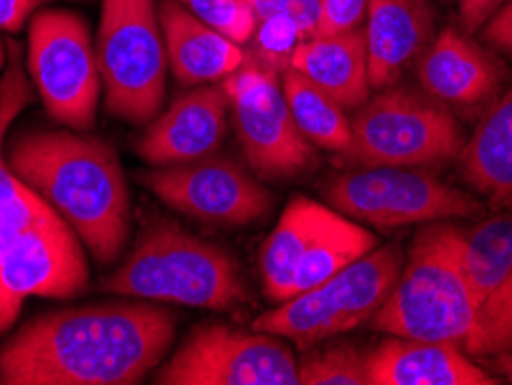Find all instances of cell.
<instances>
[{"mask_svg": "<svg viewBox=\"0 0 512 385\" xmlns=\"http://www.w3.org/2000/svg\"><path fill=\"white\" fill-rule=\"evenodd\" d=\"M176 316L150 300H104L35 316L0 346V383L134 385L162 365Z\"/></svg>", "mask_w": 512, "mask_h": 385, "instance_id": "1", "label": "cell"}, {"mask_svg": "<svg viewBox=\"0 0 512 385\" xmlns=\"http://www.w3.org/2000/svg\"><path fill=\"white\" fill-rule=\"evenodd\" d=\"M10 171L72 226L86 252L114 263L130 236L132 203L114 146L77 130H21L5 141Z\"/></svg>", "mask_w": 512, "mask_h": 385, "instance_id": "2", "label": "cell"}, {"mask_svg": "<svg viewBox=\"0 0 512 385\" xmlns=\"http://www.w3.org/2000/svg\"><path fill=\"white\" fill-rule=\"evenodd\" d=\"M104 289L125 298L197 309H229L247 300L240 266L227 249L167 217H153L141 226L130 254L104 279Z\"/></svg>", "mask_w": 512, "mask_h": 385, "instance_id": "3", "label": "cell"}, {"mask_svg": "<svg viewBox=\"0 0 512 385\" xmlns=\"http://www.w3.org/2000/svg\"><path fill=\"white\" fill-rule=\"evenodd\" d=\"M476 316V298L459 256V226L425 224L404 256L393 291L372 328L393 337L448 342L462 349Z\"/></svg>", "mask_w": 512, "mask_h": 385, "instance_id": "4", "label": "cell"}, {"mask_svg": "<svg viewBox=\"0 0 512 385\" xmlns=\"http://www.w3.org/2000/svg\"><path fill=\"white\" fill-rule=\"evenodd\" d=\"M464 141L455 111L423 88L395 83L353 111L351 143L340 160L349 169H423L457 160Z\"/></svg>", "mask_w": 512, "mask_h": 385, "instance_id": "5", "label": "cell"}, {"mask_svg": "<svg viewBox=\"0 0 512 385\" xmlns=\"http://www.w3.org/2000/svg\"><path fill=\"white\" fill-rule=\"evenodd\" d=\"M95 54L107 111L125 123H150L162 111L169 72L155 0H102Z\"/></svg>", "mask_w": 512, "mask_h": 385, "instance_id": "6", "label": "cell"}, {"mask_svg": "<svg viewBox=\"0 0 512 385\" xmlns=\"http://www.w3.org/2000/svg\"><path fill=\"white\" fill-rule=\"evenodd\" d=\"M402 266L404 254L399 245L376 247L323 284L263 312L254 321V330L270 332L300 349L340 337L374 319L393 291Z\"/></svg>", "mask_w": 512, "mask_h": 385, "instance_id": "7", "label": "cell"}, {"mask_svg": "<svg viewBox=\"0 0 512 385\" xmlns=\"http://www.w3.org/2000/svg\"><path fill=\"white\" fill-rule=\"evenodd\" d=\"M28 77L56 123L88 132L102 93L100 65L84 17L72 10H42L28 26Z\"/></svg>", "mask_w": 512, "mask_h": 385, "instance_id": "8", "label": "cell"}, {"mask_svg": "<svg viewBox=\"0 0 512 385\" xmlns=\"http://www.w3.org/2000/svg\"><path fill=\"white\" fill-rule=\"evenodd\" d=\"M229 100V118L247 164L263 180H286L310 171L316 150L293 120L282 74L247 56L220 81Z\"/></svg>", "mask_w": 512, "mask_h": 385, "instance_id": "9", "label": "cell"}, {"mask_svg": "<svg viewBox=\"0 0 512 385\" xmlns=\"http://www.w3.org/2000/svg\"><path fill=\"white\" fill-rule=\"evenodd\" d=\"M323 194L337 213L374 229L473 217L483 203L420 169L372 166L349 169L330 180Z\"/></svg>", "mask_w": 512, "mask_h": 385, "instance_id": "10", "label": "cell"}, {"mask_svg": "<svg viewBox=\"0 0 512 385\" xmlns=\"http://www.w3.org/2000/svg\"><path fill=\"white\" fill-rule=\"evenodd\" d=\"M160 385H300L298 358L286 339L227 323L194 328L155 372Z\"/></svg>", "mask_w": 512, "mask_h": 385, "instance_id": "11", "label": "cell"}, {"mask_svg": "<svg viewBox=\"0 0 512 385\" xmlns=\"http://www.w3.org/2000/svg\"><path fill=\"white\" fill-rule=\"evenodd\" d=\"M86 284V247L58 213L17 231L0 247V335L28 298H74Z\"/></svg>", "mask_w": 512, "mask_h": 385, "instance_id": "12", "label": "cell"}, {"mask_svg": "<svg viewBox=\"0 0 512 385\" xmlns=\"http://www.w3.org/2000/svg\"><path fill=\"white\" fill-rule=\"evenodd\" d=\"M141 183L162 203L192 220L247 226L270 210L273 194L243 164L213 153L173 166H153Z\"/></svg>", "mask_w": 512, "mask_h": 385, "instance_id": "13", "label": "cell"}, {"mask_svg": "<svg viewBox=\"0 0 512 385\" xmlns=\"http://www.w3.org/2000/svg\"><path fill=\"white\" fill-rule=\"evenodd\" d=\"M416 74L427 95L450 111L476 116L487 111L499 95L506 65L462 30L446 28L418 58Z\"/></svg>", "mask_w": 512, "mask_h": 385, "instance_id": "14", "label": "cell"}, {"mask_svg": "<svg viewBox=\"0 0 512 385\" xmlns=\"http://www.w3.org/2000/svg\"><path fill=\"white\" fill-rule=\"evenodd\" d=\"M229 100L220 83H203L180 95L148 123L137 153L150 166H173L217 153L227 137Z\"/></svg>", "mask_w": 512, "mask_h": 385, "instance_id": "15", "label": "cell"}, {"mask_svg": "<svg viewBox=\"0 0 512 385\" xmlns=\"http://www.w3.org/2000/svg\"><path fill=\"white\" fill-rule=\"evenodd\" d=\"M363 33L372 90L395 86L434 40V12L427 0H370Z\"/></svg>", "mask_w": 512, "mask_h": 385, "instance_id": "16", "label": "cell"}, {"mask_svg": "<svg viewBox=\"0 0 512 385\" xmlns=\"http://www.w3.org/2000/svg\"><path fill=\"white\" fill-rule=\"evenodd\" d=\"M370 385H494V374L455 344L393 337L367 351Z\"/></svg>", "mask_w": 512, "mask_h": 385, "instance_id": "17", "label": "cell"}, {"mask_svg": "<svg viewBox=\"0 0 512 385\" xmlns=\"http://www.w3.org/2000/svg\"><path fill=\"white\" fill-rule=\"evenodd\" d=\"M160 24L167 44L169 72L180 86L220 83L245 63V49L217 33L178 3L160 0Z\"/></svg>", "mask_w": 512, "mask_h": 385, "instance_id": "18", "label": "cell"}, {"mask_svg": "<svg viewBox=\"0 0 512 385\" xmlns=\"http://www.w3.org/2000/svg\"><path fill=\"white\" fill-rule=\"evenodd\" d=\"M289 70L303 74L344 111H356L372 95L363 28L340 35L307 37L293 51Z\"/></svg>", "mask_w": 512, "mask_h": 385, "instance_id": "19", "label": "cell"}, {"mask_svg": "<svg viewBox=\"0 0 512 385\" xmlns=\"http://www.w3.org/2000/svg\"><path fill=\"white\" fill-rule=\"evenodd\" d=\"M30 102H33V81L28 77L26 65L21 63L19 47L10 44L5 74L0 79V247L17 231L49 220L56 213L47 201L14 176L5 160L7 130Z\"/></svg>", "mask_w": 512, "mask_h": 385, "instance_id": "20", "label": "cell"}, {"mask_svg": "<svg viewBox=\"0 0 512 385\" xmlns=\"http://www.w3.org/2000/svg\"><path fill=\"white\" fill-rule=\"evenodd\" d=\"M459 171L473 192L496 208L512 203V88L489 104L476 132L457 155Z\"/></svg>", "mask_w": 512, "mask_h": 385, "instance_id": "21", "label": "cell"}, {"mask_svg": "<svg viewBox=\"0 0 512 385\" xmlns=\"http://www.w3.org/2000/svg\"><path fill=\"white\" fill-rule=\"evenodd\" d=\"M328 206H321L307 196H293L282 210L275 231L261 247L259 268L263 291L275 303H284L293 296V279L307 245L326 215Z\"/></svg>", "mask_w": 512, "mask_h": 385, "instance_id": "22", "label": "cell"}, {"mask_svg": "<svg viewBox=\"0 0 512 385\" xmlns=\"http://www.w3.org/2000/svg\"><path fill=\"white\" fill-rule=\"evenodd\" d=\"M372 249H376L374 233L337 213L335 208H328L296 268L293 296L323 284Z\"/></svg>", "mask_w": 512, "mask_h": 385, "instance_id": "23", "label": "cell"}, {"mask_svg": "<svg viewBox=\"0 0 512 385\" xmlns=\"http://www.w3.org/2000/svg\"><path fill=\"white\" fill-rule=\"evenodd\" d=\"M459 256L478 305L512 273V210L459 229Z\"/></svg>", "mask_w": 512, "mask_h": 385, "instance_id": "24", "label": "cell"}, {"mask_svg": "<svg viewBox=\"0 0 512 385\" xmlns=\"http://www.w3.org/2000/svg\"><path fill=\"white\" fill-rule=\"evenodd\" d=\"M282 88L305 139L314 148L342 155L351 143V118H346L340 104L293 70L282 72Z\"/></svg>", "mask_w": 512, "mask_h": 385, "instance_id": "25", "label": "cell"}, {"mask_svg": "<svg viewBox=\"0 0 512 385\" xmlns=\"http://www.w3.org/2000/svg\"><path fill=\"white\" fill-rule=\"evenodd\" d=\"M462 351L478 362L512 353V273L476 305L473 326Z\"/></svg>", "mask_w": 512, "mask_h": 385, "instance_id": "26", "label": "cell"}, {"mask_svg": "<svg viewBox=\"0 0 512 385\" xmlns=\"http://www.w3.org/2000/svg\"><path fill=\"white\" fill-rule=\"evenodd\" d=\"M300 385H370L367 379V349L353 342H340L321 349H305L298 358Z\"/></svg>", "mask_w": 512, "mask_h": 385, "instance_id": "27", "label": "cell"}, {"mask_svg": "<svg viewBox=\"0 0 512 385\" xmlns=\"http://www.w3.org/2000/svg\"><path fill=\"white\" fill-rule=\"evenodd\" d=\"M250 42L254 44L252 58L259 60L261 65L270 67L273 72L282 74L289 70L293 51L303 42V33H300L298 24L289 14L280 12L256 21Z\"/></svg>", "mask_w": 512, "mask_h": 385, "instance_id": "28", "label": "cell"}, {"mask_svg": "<svg viewBox=\"0 0 512 385\" xmlns=\"http://www.w3.org/2000/svg\"><path fill=\"white\" fill-rule=\"evenodd\" d=\"M178 3L240 47L252 40L256 17L247 0H178Z\"/></svg>", "mask_w": 512, "mask_h": 385, "instance_id": "29", "label": "cell"}, {"mask_svg": "<svg viewBox=\"0 0 512 385\" xmlns=\"http://www.w3.org/2000/svg\"><path fill=\"white\" fill-rule=\"evenodd\" d=\"M370 0H321L314 35H340L363 28ZM312 35V37H314Z\"/></svg>", "mask_w": 512, "mask_h": 385, "instance_id": "30", "label": "cell"}, {"mask_svg": "<svg viewBox=\"0 0 512 385\" xmlns=\"http://www.w3.org/2000/svg\"><path fill=\"white\" fill-rule=\"evenodd\" d=\"M252 7L256 21L266 19L270 14H289L296 21L303 40L316 33V24H319L321 0H247Z\"/></svg>", "mask_w": 512, "mask_h": 385, "instance_id": "31", "label": "cell"}, {"mask_svg": "<svg viewBox=\"0 0 512 385\" xmlns=\"http://www.w3.org/2000/svg\"><path fill=\"white\" fill-rule=\"evenodd\" d=\"M483 37L492 49L512 56V0L483 26Z\"/></svg>", "mask_w": 512, "mask_h": 385, "instance_id": "32", "label": "cell"}, {"mask_svg": "<svg viewBox=\"0 0 512 385\" xmlns=\"http://www.w3.org/2000/svg\"><path fill=\"white\" fill-rule=\"evenodd\" d=\"M459 3V19L466 33L483 30L489 19L501 10L508 0H457Z\"/></svg>", "mask_w": 512, "mask_h": 385, "instance_id": "33", "label": "cell"}, {"mask_svg": "<svg viewBox=\"0 0 512 385\" xmlns=\"http://www.w3.org/2000/svg\"><path fill=\"white\" fill-rule=\"evenodd\" d=\"M42 5L44 0H0V30L17 33Z\"/></svg>", "mask_w": 512, "mask_h": 385, "instance_id": "34", "label": "cell"}, {"mask_svg": "<svg viewBox=\"0 0 512 385\" xmlns=\"http://www.w3.org/2000/svg\"><path fill=\"white\" fill-rule=\"evenodd\" d=\"M489 362H492L496 376H501V379H506L508 374H512V353L496 358V360H489Z\"/></svg>", "mask_w": 512, "mask_h": 385, "instance_id": "35", "label": "cell"}, {"mask_svg": "<svg viewBox=\"0 0 512 385\" xmlns=\"http://www.w3.org/2000/svg\"><path fill=\"white\" fill-rule=\"evenodd\" d=\"M5 65H7V49H5V44L0 42V72L5 70Z\"/></svg>", "mask_w": 512, "mask_h": 385, "instance_id": "36", "label": "cell"}, {"mask_svg": "<svg viewBox=\"0 0 512 385\" xmlns=\"http://www.w3.org/2000/svg\"><path fill=\"white\" fill-rule=\"evenodd\" d=\"M506 381H510V383H512V374H508V376H506Z\"/></svg>", "mask_w": 512, "mask_h": 385, "instance_id": "37", "label": "cell"}, {"mask_svg": "<svg viewBox=\"0 0 512 385\" xmlns=\"http://www.w3.org/2000/svg\"><path fill=\"white\" fill-rule=\"evenodd\" d=\"M443 3H455V0H443Z\"/></svg>", "mask_w": 512, "mask_h": 385, "instance_id": "38", "label": "cell"}]
</instances>
